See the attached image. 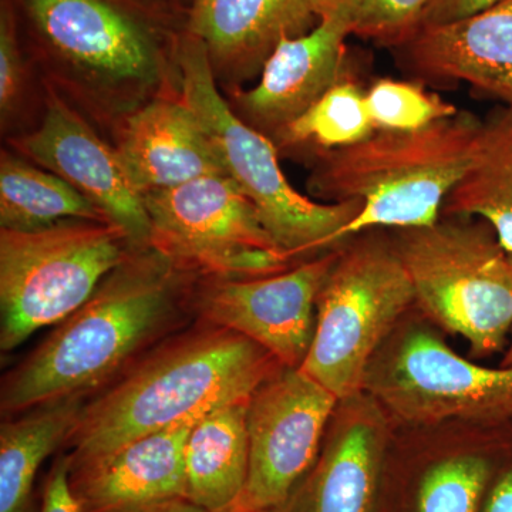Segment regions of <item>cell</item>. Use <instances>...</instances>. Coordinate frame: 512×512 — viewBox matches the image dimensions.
I'll list each match as a JSON object with an SVG mask.
<instances>
[{
	"mask_svg": "<svg viewBox=\"0 0 512 512\" xmlns=\"http://www.w3.org/2000/svg\"><path fill=\"white\" fill-rule=\"evenodd\" d=\"M40 82L117 134L141 107L180 90L178 0H12Z\"/></svg>",
	"mask_w": 512,
	"mask_h": 512,
	"instance_id": "cell-1",
	"label": "cell"
},
{
	"mask_svg": "<svg viewBox=\"0 0 512 512\" xmlns=\"http://www.w3.org/2000/svg\"><path fill=\"white\" fill-rule=\"evenodd\" d=\"M200 276L156 248L136 249L2 379L3 417L86 397L180 328Z\"/></svg>",
	"mask_w": 512,
	"mask_h": 512,
	"instance_id": "cell-2",
	"label": "cell"
},
{
	"mask_svg": "<svg viewBox=\"0 0 512 512\" xmlns=\"http://www.w3.org/2000/svg\"><path fill=\"white\" fill-rule=\"evenodd\" d=\"M281 369L271 353L245 336L201 320L148 350L84 403L66 443L69 466H82L225 404L249 400Z\"/></svg>",
	"mask_w": 512,
	"mask_h": 512,
	"instance_id": "cell-3",
	"label": "cell"
},
{
	"mask_svg": "<svg viewBox=\"0 0 512 512\" xmlns=\"http://www.w3.org/2000/svg\"><path fill=\"white\" fill-rule=\"evenodd\" d=\"M481 121L458 113L417 131L377 130L352 146L319 151L308 187L325 200L359 201L340 242L375 228L430 227L463 180Z\"/></svg>",
	"mask_w": 512,
	"mask_h": 512,
	"instance_id": "cell-4",
	"label": "cell"
},
{
	"mask_svg": "<svg viewBox=\"0 0 512 512\" xmlns=\"http://www.w3.org/2000/svg\"><path fill=\"white\" fill-rule=\"evenodd\" d=\"M180 94L197 113L229 178L254 205L259 220L292 261L340 244V232L362 210L359 201L319 204L292 187L274 141L244 123L220 86L200 39L187 29L178 46Z\"/></svg>",
	"mask_w": 512,
	"mask_h": 512,
	"instance_id": "cell-5",
	"label": "cell"
},
{
	"mask_svg": "<svg viewBox=\"0 0 512 512\" xmlns=\"http://www.w3.org/2000/svg\"><path fill=\"white\" fill-rule=\"evenodd\" d=\"M393 245L427 316L463 336L477 357L504 348L512 330V262L487 222L397 229Z\"/></svg>",
	"mask_w": 512,
	"mask_h": 512,
	"instance_id": "cell-6",
	"label": "cell"
},
{
	"mask_svg": "<svg viewBox=\"0 0 512 512\" xmlns=\"http://www.w3.org/2000/svg\"><path fill=\"white\" fill-rule=\"evenodd\" d=\"M133 251L109 221L0 229V350L12 352L37 330L69 318Z\"/></svg>",
	"mask_w": 512,
	"mask_h": 512,
	"instance_id": "cell-7",
	"label": "cell"
},
{
	"mask_svg": "<svg viewBox=\"0 0 512 512\" xmlns=\"http://www.w3.org/2000/svg\"><path fill=\"white\" fill-rule=\"evenodd\" d=\"M413 302L412 281L393 244L369 238L338 249L318 296L302 372L339 402L359 396L372 356Z\"/></svg>",
	"mask_w": 512,
	"mask_h": 512,
	"instance_id": "cell-8",
	"label": "cell"
},
{
	"mask_svg": "<svg viewBox=\"0 0 512 512\" xmlns=\"http://www.w3.org/2000/svg\"><path fill=\"white\" fill-rule=\"evenodd\" d=\"M144 202L151 247L200 278H256L293 262L266 231L252 202L228 175L150 192Z\"/></svg>",
	"mask_w": 512,
	"mask_h": 512,
	"instance_id": "cell-9",
	"label": "cell"
},
{
	"mask_svg": "<svg viewBox=\"0 0 512 512\" xmlns=\"http://www.w3.org/2000/svg\"><path fill=\"white\" fill-rule=\"evenodd\" d=\"M366 387L407 423L512 417V366L476 365L424 330L409 333L392 356L370 369Z\"/></svg>",
	"mask_w": 512,
	"mask_h": 512,
	"instance_id": "cell-10",
	"label": "cell"
},
{
	"mask_svg": "<svg viewBox=\"0 0 512 512\" xmlns=\"http://www.w3.org/2000/svg\"><path fill=\"white\" fill-rule=\"evenodd\" d=\"M338 402L301 369L288 367L255 390L247 414V484L231 512L274 511L291 497L318 456Z\"/></svg>",
	"mask_w": 512,
	"mask_h": 512,
	"instance_id": "cell-11",
	"label": "cell"
},
{
	"mask_svg": "<svg viewBox=\"0 0 512 512\" xmlns=\"http://www.w3.org/2000/svg\"><path fill=\"white\" fill-rule=\"evenodd\" d=\"M338 251L256 278H198V318L261 346L288 369H301L315 335L318 296Z\"/></svg>",
	"mask_w": 512,
	"mask_h": 512,
	"instance_id": "cell-12",
	"label": "cell"
},
{
	"mask_svg": "<svg viewBox=\"0 0 512 512\" xmlns=\"http://www.w3.org/2000/svg\"><path fill=\"white\" fill-rule=\"evenodd\" d=\"M43 86L40 120L32 130L6 138L10 150L72 185L127 235L134 249L151 247L146 202L128 178L116 147L55 89Z\"/></svg>",
	"mask_w": 512,
	"mask_h": 512,
	"instance_id": "cell-13",
	"label": "cell"
},
{
	"mask_svg": "<svg viewBox=\"0 0 512 512\" xmlns=\"http://www.w3.org/2000/svg\"><path fill=\"white\" fill-rule=\"evenodd\" d=\"M349 36L348 18L342 12L319 19L305 35L282 40L266 60L259 83L228 93L229 106L244 123L272 140L348 74Z\"/></svg>",
	"mask_w": 512,
	"mask_h": 512,
	"instance_id": "cell-14",
	"label": "cell"
},
{
	"mask_svg": "<svg viewBox=\"0 0 512 512\" xmlns=\"http://www.w3.org/2000/svg\"><path fill=\"white\" fill-rule=\"evenodd\" d=\"M318 22L311 0H187L185 29L207 50L220 89L231 93L261 74L282 40Z\"/></svg>",
	"mask_w": 512,
	"mask_h": 512,
	"instance_id": "cell-15",
	"label": "cell"
},
{
	"mask_svg": "<svg viewBox=\"0 0 512 512\" xmlns=\"http://www.w3.org/2000/svg\"><path fill=\"white\" fill-rule=\"evenodd\" d=\"M114 147L143 197L227 175L214 141L180 90L163 94L134 113L121 127Z\"/></svg>",
	"mask_w": 512,
	"mask_h": 512,
	"instance_id": "cell-16",
	"label": "cell"
},
{
	"mask_svg": "<svg viewBox=\"0 0 512 512\" xmlns=\"http://www.w3.org/2000/svg\"><path fill=\"white\" fill-rule=\"evenodd\" d=\"M396 49L417 76L468 83L512 109V0L421 28Z\"/></svg>",
	"mask_w": 512,
	"mask_h": 512,
	"instance_id": "cell-17",
	"label": "cell"
},
{
	"mask_svg": "<svg viewBox=\"0 0 512 512\" xmlns=\"http://www.w3.org/2000/svg\"><path fill=\"white\" fill-rule=\"evenodd\" d=\"M197 420L147 434L70 468L80 512H123L187 497L185 443Z\"/></svg>",
	"mask_w": 512,
	"mask_h": 512,
	"instance_id": "cell-18",
	"label": "cell"
},
{
	"mask_svg": "<svg viewBox=\"0 0 512 512\" xmlns=\"http://www.w3.org/2000/svg\"><path fill=\"white\" fill-rule=\"evenodd\" d=\"M333 426L303 512H370L382 456L383 419L373 404L349 399Z\"/></svg>",
	"mask_w": 512,
	"mask_h": 512,
	"instance_id": "cell-19",
	"label": "cell"
},
{
	"mask_svg": "<svg viewBox=\"0 0 512 512\" xmlns=\"http://www.w3.org/2000/svg\"><path fill=\"white\" fill-rule=\"evenodd\" d=\"M249 400L217 407L195 421L185 443L187 498L211 512H231L248 478Z\"/></svg>",
	"mask_w": 512,
	"mask_h": 512,
	"instance_id": "cell-20",
	"label": "cell"
},
{
	"mask_svg": "<svg viewBox=\"0 0 512 512\" xmlns=\"http://www.w3.org/2000/svg\"><path fill=\"white\" fill-rule=\"evenodd\" d=\"M84 403L83 397H72L3 419L0 512H33L37 471L72 436Z\"/></svg>",
	"mask_w": 512,
	"mask_h": 512,
	"instance_id": "cell-21",
	"label": "cell"
},
{
	"mask_svg": "<svg viewBox=\"0 0 512 512\" xmlns=\"http://www.w3.org/2000/svg\"><path fill=\"white\" fill-rule=\"evenodd\" d=\"M441 212L480 217L512 255V109L503 107L481 123L467 173Z\"/></svg>",
	"mask_w": 512,
	"mask_h": 512,
	"instance_id": "cell-22",
	"label": "cell"
},
{
	"mask_svg": "<svg viewBox=\"0 0 512 512\" xmlns=\"http://www.w3.org/2000/svg\"><path fill=\"white\" fill-rule=\"evenodd\" d=\"M72 220L109 221L59 175L10 148H3L0 154V229L40 231Z\"/></svg>",
	"mask_w": 512,
	"mask_h": 512,
	"instance_id": "cell-23",
	"label": "cell"
},
{
	"mask_svg": "<svg viewBox=\"0 0 512 512\" xmlns=\"http://www.w3.org/2000/svg\"><path fill=\"white\" fill-rule=\"evenodd\" d=\"M363 92L353 80L340 79L325 96L293 121L274 141L279 154L306 157L352 146L375 133Z\"/></svg>",
	"mask_w": 512,
	"mask_h": 512,
	"instance_id": "cell-24",
	"label": "cell"
},
{
	"mask_svg": "<svg viewBox=\"0 0 512 512\" xmlns=\"http://www.w3.org/2000/svg\"><path fill=\"white\" fill-rule=\"evenodd\" d=\"M30 59L12 0H0V124L6 138L29 130L35 90Z\"/></svg>",
	"mask_w": 512,
	"mask_h": 512,
	"instance_id": "cell-25",
	"label": "cell"
},
{
	"mask_svg": "<svg viewBox=\"0 0 512 512\" xmlns=\"http://www.w3.org/2000/svg\"><path fill=\"white\" fill-rule=\"evenodd\" d=\"M376 130L417 131L460 113L453 104L416 83L380 79L366 92Z\"/></svg>",
	"mask_w": 512,
	"mask_h": 512,
	"instance_id": "cell-26",
	"label": "cell"
},
{
	"mask_svg": "<svg viewBox=\"0 0 512 512\" xmlns=\"http://www.w3.org/2000/svg\"><path fill=\"white\" fill-rule=\"evenodd\" d=\"M490 476L484 458H448L431 468L421 481L419 512H477Z\"/></svg>",
	"mask_w": 512,
	"mask_h": 512,
	"instance_id": "cell-27",
	"label": "cell"
},
{
	"mask_svg": "<svg viewBox=\"0 0 512 512\" xmlns=\"http://www.w3.org/2000/svg\"><path fill=\"white\" fill-rule=\"evenodd\" d=\"M429 0H355L345 10L350 33L377 45L399 47L419 29Z\"/></svg>",
	"mask_w": 512,
	"mask_h": 512,
	"instance_id": "cell-28",
	"label": "cell"
},
{
	"mask_svg": "<svg viewBox=\"0 0 512 512\" xmlns=\"http://www.w3.org/2000/svg\"><path fill=\"white\" fill-rule=\"evenodd\" d=\"M37 512H80L70 485V466L66 454L57 458L43 487L42 503Z\"/></svg>",
	"mask_w": 512,
	"mask_h": 512,
	"instance_id": "cell-29",
	"label": "cell"
},
{
	"mask_svg": "<svg viewBox=\"0 0 512 512\" xmlns=\"http://www.w3.org/2000/svg\"><path fill=\"white\" fill-rule=\"evenodd\" d=\"M495 2L497 0H429L421 15L419 29L467 18Z\"/></svg>",
	"mask_w": 512,
	"mask_h": 512,
	"instance_id": "cell-30",
	"label": "cell"
},
{
	"mask_svg": "<svg viewBox=\"0 0 512 512\" xmlns=\"http://www.w3.org/2000/svg\"><path fill=\"white\" fill-rule=\"evenodd\" d=\"M484 512H512V470L495 485Z\"/></svg>",
	"mask_w": 512,
	"mask_h": 512,
	"instance_id": "cell-31",
	"label": "cell"
},
{
	"mask_svg": "<svg viewBox=\"0 0 512 512\" xmlns=\"http://www.w3.org/2000/svg\"><path fill=\"white\" fill-rule=\"evenodd\" d=\"M123 512H211L200 507V505L192 503L190 498L181 497L173 498V500L160 501L144 507L133 508Z\"/></svg>",
	"mask_w": 512,
	"mask_h": 512,
	"instance_id": "cell-32",
	"label": "cell"
},
{
	"mask_svg": "<svg viewBox=\"0 0 512 512\" xmlns=\"http://www.w3.org/2000/svg\"><path fill=\"white\" fill-rule=\"evenodd\" d=\"M353 2L355 0H311L312 8L318 19L345 12Z\"/></svg>",
	"mask_w": 512,
	"mask_h": 512,
	"instance_id": "cell-33",
	"label": "cell"
},
{
	"mask_svg": "<svg viewBox=\"0 0 512 512\" xmlns=\"http://www.w3.org/2000/svg\"><path fill=\"white\" fill-rule=\"evenodd\" d=\"M511 262H512V255L510 254ZM503 366L504 367H511L512 366V330H511V342H510V348H508L507 353H505L504 360H503Z\"/></svg>",
	"mask_w": 512,
	"mask_h": 512,
	"instance_id": "cell-34",
	"label": "cell"
},
{
	"mask_svg": "<svg viewBox=\"0 0 512 512\" xmlns=\"http://www.w3.org/2000/svg\"><path fill=\"white\" fill-rule=\"evenodd\" d=\"M178 2H183V0H178Z\"/></svg>",
	"mask_w": 512,
	"mask_h": 512,
	"instance_id": "cell-35",
	"label": "cell"
}]
</instances>
